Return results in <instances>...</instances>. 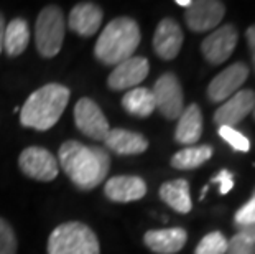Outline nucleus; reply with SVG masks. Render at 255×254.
Returning a JSON list of instances; mask_svg holds the SVG:
<instances>
[{
	"label": "nucleus",
	"mask_w": 255,
	"mask_h": 254,
	"mask_svg": "<svg viewBox=\"0 0 255 254\" xmlns=\"http://www.w3.org/2000/svg\"><path fill=\"white\" fill-rule=\"evenodd\" d=\"M234 221H236V225L239 226V228L255 223V193H254V197L244 205V207H241L237 210V213L234 216Z\"/></svg>",
	"instance_id": "28"
},
{
	"label": "nucleus",
	"mask_w": 255,
	"mask_h": 254,
	"mask_svg": "<svg viewBox=\"0 0 255 254\" xmlns=\"http://www.w3.org/2000/svg\"><path fill=\"white\" fill-rule=\"evenodd\" d=\"M74 122L84 136L94 140H104L111 131L104 112L89 98H81L74 106Z\"/></svg>",
	"instance_id": "8"
},
{
	"label": "nucleus",
	"mask_w": 255,
	"mask_h": 254,
	"mask_svg": "<svg viewBox=\"0 0 255 254\" xmlns=\"http://www.w3.org/2000/svg\"><path fill=\"white\" fill-rule=\"evenodd\" d=\"M227 243L229 241L226 240V236L221 231H213L199 241L194 254H226Z\"/></svg>",
	"instance_id": "24"
},
{
	"label": "nucleus",
	"mask_w": 255,
	"mask_h": 254,
	"mask_svg": "<svg viewBox=\"0 0 255 254\" xmlns=\"http://www.w3.org/2000/svg\"><path fill=\"white\" fill-rule=\"evenodd\" d=\"M30 41V28L26 20L13 18L5 26L3 35V51L8 56H20L26 50Z\"/></svg>",
	"instance_id": "21"
},
{
	"label": "nucleus",
	"mask_w": 255,
	"mask_h": 254,
	"mask_svg": "<svg viewBox=\"0 0 255 254\" xmlns=\"http://www.w3.org/2000/svg\"><path fill=\"white\" fill-rule=\"evenodd\" d=\"M213 147L211 145H194L186 147L176 152L171 157V165L178 170H193L198 169L213 157Z\"/></svg>",
	"instance_id": "23"
},
{
	"label": "nucleus",
	"mask_w": 255,
	"mask_h": 254,
	"mask_svg": "<svg viewBox=\"0 0 255 254\" xmlns=\"http://www.w3.org/2000/svg\"><path fill=\"white\" fill-rule=\"evenodd\" d=\"M249 78V66L246 63L239 61L227 66L224 71H221L208 86V96L213 102L227 101L231 96H234L237 91H241V86Z\"/></svg>",
	"instance_id": "10"
},
{
	"label": "nucleus",
	"mask_w": 255,
	"mask_h": 254,
	"mask_svg": "<svg viewBox=\"0 0 255 254\" xmlns=\"http://www.w3.org/2000/svg\"><path fill=\"white\" fill-rule=\"evenodd\" d=\"M226 15V7L218 0H198L193 2L184 12V20L189 30L193 31H209L216 28Z\"/></svg>",
	"instance_id": "9"
},
{
	"label": "nucleus",
	"mask_w": 255,
	"mask_h": 254,
	"mask_svg": "<svg viewBox=\"0 0 255 254\" xmlns=\"http://www.w3.org/2000/svg\"><path fill=\"white\" fill-rule=\"evenodd\" d=\"M106 197L117 203H130L146 195V183L135 175H117L107 180L104 187Z\"/></svg>",
	"instance_id": "15"
},
{
	"label": "nucleus",
	"mask_w": 255,
	"mask_h": 254,
	"mask_svg": "<svg viewBox=\"0 0 255 254\" xmlns=\"http://www.w3.org/2000/svg\"><path fill=\"white\" fill-rule=\"evenodd\" d=\"M183 30L173 18H163L153 35V50L161 59H173L178 56L183 46Z\"/></svg>",
	"instance_id": "14"
},
{
	"label": "nucleus",
	"mask_w": 255,
	"mask_h": 254,
	"mask_svg": "<svg viewBox=\"0 0 255 254\" xmlns=\"http://www.w3.org/2000/svg\"><path fill=\"white\" fill-rule=\"evenodd\" d=\"M151 93L155 96V104L166 119H178L184 111L183 107V89L173 73H165L156 79Z\"/></svg>",
	"instance_id": "6"
},
{
	"label": "nucleus",
	"mask_w": 255,
	"mask_h": 254,
	"mask_svg": "<svg viewBox=\"0 0 255 254\" xmlns=\"http://www.w3.org/2000/svg\"><path fill=\"white\" fill-rule=\"evenodd\" d=\"M36 50L43 58L56 56L64 40V17L61 8L48 5L36 18Z\"/></svg>",
	"instance_id": "5"
},
{
	"label": "nucleus",
	"mask_w": 255,
	"mask_h": 254,
	"mask_svg": "<svg viewBox=\"0 0 255 254\" xmlns=\"http://www.w3.org/2000/svg\"><path fill=\"white\" fill-rule=\"evenodd\" d=\"M246 38H247V43H249V50H251L252 63H254V69H255V25L249 26V28H247Z\"/></svg>",
	"instance_id": "30"
},
{
	"label": "nucleus",
	"mask_w": 255,
	"mask_h": 254,
	"mask_svg": "<svg viewBox=\"0 0 255 254\" xmlns=\"http://www.w3.org/2000/svg\"><path fill=\"white\" fill-rule=\"evenodd\" d=\"M5 26H7V23H5V18L2 12H0V53H2L3 50V35H5Z\"/></svg>",
	"instance_id": "31"
},
{
	"label": "nucleus",
	"mask_w": 255,
	"mask_h": 254,
	"mask_svg": "<svg viewBox=\"0 0 255 254\" xmlns=\"http://www.w3.org/2000/svg\"><path fill=\"white\" fill-rule=\"evenodd\" d=\"M69 28L81 36H92L97 33L102 23V10L92 2H81L74 5L68 18Z\"/></svg>",
	"instance_id": "16"
},
{
	"label": "nucleus",
	"mask_w": 255,
	"mask_h": 254,
	"mask_svg": "<svg viewBox=\"0 0 255 254\" xmlns=\"http://www.w3.org/2000/svg\"><path fill=\"white\" fill-rule=\"evenodd\" d=\"M122 107L132 116L148 117L156 109L155 96L148 88L128 89L122 98Z\"/></svg>",
	"instance_id": "22"
},
{
	"label": "nucleus",
	"mask_w": 255,
	"mask_h": 254,
	"mask_svg": "<svg viewBox=\"0 0 255 254\" xmlns=\"http://www.w3.org/2000/svg\"><path fill=\"white\" fill-rule=\"evenodd\" d=\"M20 170L26 177L40 182H51L58 177V160L43 147H28L20 154Z\"/></svg>",
	"instance_id": "7"
},
{
	"label": "nucleus",
	"mask_w": 255,
	"mask_h": 254,
	"mask_svg": "<svg viewBox=\"0 0 255 254\" xmlns=\"http://www.w3.org/2000/svg\"><path fill=\"white\" fill-rule=\"evenodd\" d=\"M140 43V26L133 18L119 17L106 25L97 38L94 55L101 63L117 66L119 63L133 56Z\"/></svg>",
	"instance_id": "3"
},
{
	"label": "nucleus",
	"mask_w": 255,
	"mask_h": 254,
	"mask_svg": "<svg viewBox=\"0 0 255 254\" xmlns=\"http://www.w3.org/2000/svg\"><path fill=\"white\" fill-rule=\"evenodd\" d=\"M69 89L66 86L50 83L41 86L25 101L20 112L21 126L48 131L59 121L69 102Z\"/></svg>",
	"instance_id": "2"
},
{
	"label": "nucleus",
	"mask_w": 255,
	"mask_h": 254,
	"mask_svg": "<svg viewBox=\"0 0 255 254\" xmlns=\"http://www.w3.org/2000/svg\"><path fill=\"white\" fill-rule=\"evenodd\" d=\"M201 134H203V114L198 104H189L178 117L175 139L183 145H193L199 140Z\"/></svg>",
	"instance_id": "19"
},
{
	"label": "nucleus",
	"mask_w": 255,
	"mask_h": 254,
	"mask_svg": "<svg viewBox=\"0 0 255 254\" xmlns=\"http://www.w3.org/2000/svg\"><path fill=\"white\" fill-rule=\"evenodd\" d=\"M0 254H17V238L3 218H0Z\"/></svg>",
	"instance_id": "26"
},
{
	"label": "nucleus",
	"mask_w": 255,
	"mask_h": 254,
	"mask_svg": "<svg viewBox=\"0 0 255 254\" xmlns=\"http://www.w3.org/2000/svg\"><path fill=\"white\" fill-rule=\"evenodd\" d=\"M193 2L191 0H176V5H180V7H189V5H191Z\"/></svg>",
	"instance_id": "32"
},
{
	"label": "nucleus",
	"mask_w": 255,
	"mask_h": 254,
	"mask_svg": "<svg viewBox=\"0 0 255 254\" xmlns=\"http://www.w3.org/2000/svg\"><path fill=\"white\" fill-rule=\"evenodd\" d=\"M255 107V91L241 89L234 96L224 101L218 111L214 112V122L218 126L232 127L242 121L247 114H251Z\"/></svg>",
	"instance_id": "13"
},
{
	"label": "nucleus",
	"mask_w": 255,
	"mask_h": 254,
	"mask_svg": "<svg viewBox=\"0 0 255 254\" xmlns=\"http://www.w3.org/2000/svg\"><path fill=\"white\" fill-rule=\"evenodd\" d=\"M211 183H218L221 195H227L232 188H234V174L231 170H221L218 175L211 178Z\"/></svg>",
	"instance_id": "29"
},
{
	"label": "nucleus",
	"mask_w": 255,
	"mask_h": 254,
	"mask_svg": "<svg viewBox=\"0 0 255 254\" xmlns=\"http://www.w3.org/2000/svg\"><path fill=\"white\" fill-rule=\"evenodd\" d=\"M218 132L221 139L226 140V142L234 150H237V152H249V150H251V140L247 139V136H244L241 131H237V129L221 126Z\"/></svg>",
	"instance_id": "25"
},
{
	"label": "nucleus",
	"mask_w": 255,
	"mask_h": 254,
	"mask_svg": "<svg viewBox=\"0 0 255 254\" xmlns=\"http://www.w3.org/2000/svg\"><path fill=\"white\" fill-rule=\"evenodd\" d=\"M48 254H101L99 240L88 225L68 221L51 231Z\"/></svg>",
	"instance_id": "4"
},
{
	"label": "nucleus",
	"mask_w": 255,
	"mask_h": 254,
	"mask_svg": "<svg viewBox=\"0 0 255 254\" xmlns=\"http://www.w3.org/2000/svg\"><path fill=\"white\" fill-rule=\"evenodd\" d=\"M188 235L183 228L150 230L143 236L145 245L156 254H175L186 245Z\"/></svg>",
	"instance_id": "17"
},
{
	"label": "nucleus",
	"mask_w": 255,
	"mask_h": 254,
	"mask_svg": "<svg viewBox=\"0 0 255 254\" xmlns=\"http://www.w3.org/2000/svg\"><path fill=\"white\" fill-rule=\"evenodd\" d=\"M148 59L143 56H132L114 68L107 78V84L112 91L133 89L135 86L143 83V79L148 76Z\"/></svg>",
	"instance_id": "11"
},
{
	"label": "nucleus",
	"mask_w": 255,
	"mask_h": 254,
	"mask_svg": "<svg viewBox=\"0 0 255 254\" xmlns=\"http://www.w3.org/2000/svg\"><path fill=\"white\" fill-rule=\"evenodd\" d=\"M59 164L81 190H92L104 182L111 169V157L104 149L89 147L78 140H66L58 154Z\"/></svg>",
	"instance_id": "1"
},
{
	"label": "nucleus",
	"mask_w": 255,
	"mask_h": 254,
	"mask_svg": "<svg viewBox=\"0 0 255 254\" xmlns=\"http://www.w3.org/2000/svg\"><path fill=\"white\" fill-rule=\"evenodd\" d=\"M237 45V30L234 25L227 23L219 26L213 33L208 35L201 45L204 58L211 64H221L229 59Z\"/></svg>",
	"instance_id": "12"
},
{
	"label": "nucleus",
	"mask_w": 255,
	"mask_h": 254,
	"mask_svg": "<svg viewBox=\"0 0 255 254\" xmlns=\"http://www.w3.org/2000/svg\"><path fill=\"white\" fill-rule=\"evenodd\" d=\"M104 142L119 155H137L148 149V140L142 134L127 129H111Z\"/></svg>",
	"instance_id": "18"
},
{
	"label": "nucleus",
	"mask_w": 255,
	"mask_h": 254,
	"mask_svg": "<svg viewBox=\"0 0 255 254\" xmlns=\"http://www.w3.org/2000/svg\"><path fill=\"white\" fill-rule=\"evenodd\" d=\"M160 198L178 213L186 215L191 212L193 203L189 195V183L184 178H178L173 182H165L160 187Z\"/></svg>",
	"instance_id": "20"
},
{
	"label": "nucleus",
	"mask_w": 255,
	"mask_h": 254,
	"mask_svg": "<svg viewBox=\"0 0 255 254\" xmlns=\"http://www.w3.org/2000/svg\"><path fill=\"white\" fill-rule=\"evenodd\" d=\"M252 112H254V119H255V107H254V111H252Z\"/></svg>",
	"instance_id": "33"
},
{
	"label": "nucleus",
	"mask_w": 255,
	"mask_h": 254,
	"mask_svg": "<svg viewBox=\"0 0 255 254\" xmlns=\"http://www.w3.org/2000/svg\"><path fill=\"white\" fill-rule=\"evenodd\" d=\"M226 254H255V243L244 236L241 231L231 238L227 243Z\"/></svg>",
	"instance_id": "27"
}]
</instances>
